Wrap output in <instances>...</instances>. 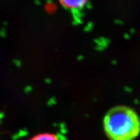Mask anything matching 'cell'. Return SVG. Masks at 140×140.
Here are the masks:
<instances>
[{"label":"cell","mask_w":140,"mask_h":140,"mask_svg":"<svg viewBox=\"0 0 140 140\" xmlns=\"http://www.w3.org/2000/svg\"><path fill=\"white\" fill-rule=\"evenodd\" d=\"M30 140H60L58 137L52 133H42L34 136Z\"/></svg>","instance_id":"3957f363"},{"label":"cell","mask_w":140,"mask_h":140,"mask_svg":"<svg viewBox=\"0 0 140 140\" xmlns=\"http://www.w3.org/2000/svg\"><path fill=\"white\" fill-rule=\"evenodd\" d=\"M104 132L110 140H134L140 133V118L126 106H117L104 117Z\"/></svg>","instance_id":"6da1fadb"},{"label":"cell","mask_w":140,"mask_h":140,"mask_svg":"<svg viewBox=\"0 0 140 140\" xmlns=\"http://www.w3.org/2000/svg\"><path fill=\"white\" fill-rule=\"evenodd\" d=\"M64 7L70 10H79L82 9L88 0H58Z\"/></svg>","instance_id":"7a4b0ae2"}]
</instances>
